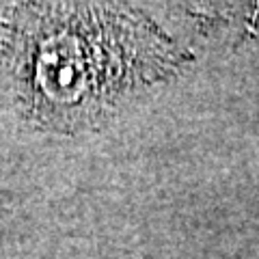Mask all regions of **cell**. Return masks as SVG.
<instances>
[{
    "mask_svg": "<svg viewBox=\"0 0 259 259\" xmlns=\"http://www.w3.org/2000/svg\"><path fill=\"white\" fill-rule=\"evenodd\" d=\"M0 63L39 123H91L180 63L156 24L127 7L20 5L0 28Z\"/></svg>",
    "mask_w": 259,
    "mask_h": 259,
    "instance_id": "1",
    "label": "cell"
}]
</instances>
